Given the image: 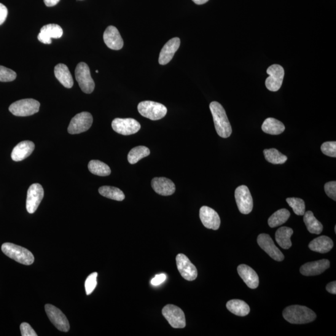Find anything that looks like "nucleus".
I'll return each instance as SVG.
<instances>
[{
	"label": "nucleus",
	"instance_id": "10",
	"mask_svg": "<svg viewBox=\"0 0 336 336\" xmlns=\"http://www.w3.org/2000/svg\"><path fill=\"white\" fill-rule=\"evenodd\" d=\"M235 198L239 211L243 214L251 213L254 203H253V199L248 187L242 185L236 188Z\"/></svg>",
	"mask_w": 336,
	"mask_h": 336
},
{
	"label": "nucleus",
	"instance_id": "28",
	"mask_svg": "<svg viewBox=\"0 0 336 336\" xmlns=\"http://www.w3.org/2000/svg\"><path fill=\"white\" fill-rule=\"evenodd\" d=\"M227 310L235 315L246 316L251 311V308L247 304L241 300H232L227 303Z\"/></svg>",
	"mask_w": 336,
	"mask_h": 336
},
{
	"label": "nucleus",
	"instance_id": "4",
	"mask_svg": "<svg viewBox=\"0 0 336 336\" xmlns=\"http://www.w3.org/2000/svg\"><path fill=\"white\" fill-rule=\"evenodd\" d=\"M40 103L33 99H23L13 103L9 110L13 115L18 117H27L39 112Z\"/></svg>",
	"mask_w": 336,
	"mask_h": 336
},
{
	"label": "nucleus",
	"instance_id": "11",
	"mask_svg": "<svg viewBox=\"0 0 336 336\" xmlns=\"http://www.w3.org/2000/svg\"><path fill=\"white\" fill-rule=\"evenodd\" d=\"M113 130L123 135H130L140 130L141 125L133 118H115L112 123Z\"/></svg>",
	"mask_w": 336,
	"mask_h": 336
},
{
	"label": "nucleus",
	"instance_id": "41",
	"mask_svg": "<svg viewBox=\"0 0 336 336\" xmlns=\"http://www.w3.org/2000/svg\"><path fill=\"white\" fill-rule=\"evenodd\" d=\"M166 275L165 274L161 273L157 275L152 279L151 283L153 286H158L166 280Z\"/></svg>",
	"mask_w": 336,
	"mask_h": 336
},
{
	"label": "nucleus",
	"instance_id": "7",
	"mask_svg": "<svg viewBox=\"0 0 336 336\" xmlns=\"http://www.w3.org/2000/svg\"><path fill=\"white\" fill-rule=\"evenodd\" d=\"M92 123L93 117L90 113H80L72 118L69 125L68 132L72 134L85 132L91 127Z\"/></svg>",
	"mask_w": 336,
	"mask_h": 336
},
{
	"label": "nucleus",
	"instance_id": "21",
	"mask_svg": "<svg viewBox=\"0 0 336 336\" xmlns=\"http://www.w3.org/2000/svg\"><path fill=\"white\" fill-rule=\"evenodd\" d=\"M181 41L178 37L169 40L161 50L159 56V63L161 65H166L172 60L174 54L178 50Z\"/></svg>",
	"mask_w": 336,
	"mask_h": 336
},
{
	"label": "nucleus",
	"instance_id": "25",
	"mask_svg": "<svg viewBox=\"0 0 336 336\" xmlns=\"http://www.w3.org/2000/svg\"><path fill=\"white\" fill-rule=\"evenodd\" d=\"M55 74L61 84L67 88H71L74 85V80L68 67L65 64H59L55 67Z\"/></svg>",
	"mask_w": 336,
	"mask_h": 336
},
{
	"label": "nucleus",
	"instance_id": "30",
	"mask_svg": "<svg viewBox=\"0 0 336 336\" xmlns=\"http://www.w3.org/2000/svg\"><path fill=\"white\" fill-rule=\"evenodd\" d=\"M290 217V212L286 209H281L271 215L268 219L269 226L271 228L276 227L283 224Z\"/></svg>",
	"mask_w": 336,
	"mask_h": 336
},
{
	"label": "nucleus",
	"instance_id": "2",
	"mask_svg": "<svg viewBox=\"0 0 336 336\" xmlns=\"http://www.w3.org/2000/svg\"><path fill=\"white\" fill-rule=\"evenodd\" d=\"M284 319L295 324H307L314 321L316 314L310 308L304 306L293 305L286 308L283 311Z\"/></svg>",
	"mask_w": 336,
	"mask_h": 336
},
{
	"label": "nucleus",
	"instance_id": "35",
	"mask_svg": "<svg viewBox=\"0 0 336 336\" xmlns=\"http://www.w3.org/2000/svg\"><path fill=\"white\" fill-rule=\"evenodd\" d=\"M287 203L293 209L295 214L303 216L305 213V204L302 199L290 198L286 199Z\"/></svg>",
	"mask_w": 336,
	"mask_h": 336
},
{
	"label": "nucleus",
	"instance_id": "45",
	"mask_svg": "<svg viewBox=\"0 0 336 336\" xmlns=\"http://www.w3.org/2000/svg\"><path fill=\"white\" fill-rule=\"evenodd\" d=\"M209 1V0H193V2L195 3V4L200 5L205 4Z\"/></svg>",
	"mask_w": 336,
	"mask_h": 336
},
{
	"label": "nucleus",
	"instance_id": "42",
	"mask_svg": "<svg viewBox=\"0 0 336 336\" xmlns=\"http://www.w3.org/2000/svg\"><path fill=\"white\" fill-rule=\"evenodd\" d=\"M8 16V9L4 5L0 4V25L4 23L7 20Z\"/></svg>",
	"mask_w": 336,
	"mask_h": 336
},
{
	"label": "nucleus",
	"instance_id": "1",
	"mask_svg": "<svg viewBox=\"0 0 336 336\" xmlns=\"http://www.w3.org/2000/svg\"><path fill=\"white\" fill-rule=\"evenodd\" d=\"M209 108L213 117L215 128L217 134L222 138H228L232 134V129L224 107L219 102H212Z\"/></svg>",
	"mask_w": 336,
	"mask_h": 336
},
{
	"label": "nucleus",
	"instance_id": "27",
	"mask_svg": "<svg viewBox=\"0 0 336 336\" xmlns=\"http://www.w3.org/2000/svg\"><path fill=\"white\" fill-rule=\"evenodd\" d=\"M294 233L292 228L287 227L279 228L276 230L275 239L276 243L283 249H289L292 246L291 236Z\"/></svg>",
	"mask_w": 336,
	"mask_h": 336
},
{
	"label": "nucleus",
	"instance_id": "31",
	"mask_svg": "<svg viewBox=\"0 0 336 336\" xmlns=\"http://www.w3.org/2000/svg\"><path fill=\"white\" fill-rule=\"evenodd\" d=\"M99 192L104 197L110 199V200L122 201L125 200V198L122 190L115 187L105 185V186L99 188Z\"/></svg>",
	"mask_w": 336,
	"mask_h": 336
},
{
	"label": "nucleus",
	"instance_id": "32",
	"mask_svg": "<svg viewBox=\"0 0 336 336\" xmlns=\"http://www.w3.org/2000/svg\"><path fill=\"white\" fill-rule=\"evenodd\" d=\"M88 168L91 173L99 176H107L111 173L109 166L99 160L90 161Z\"/></svg>",
	"mask_w": 336,
	"mask_h": 336
},
{
	"label": "nucleus",
	"instance_id": "36",
	"mask_svg": "<svg viewBox=\"0 0 336 336\" xmlns=\"http://www.w3.org/2000/svg\"><path fill=\"white\" fill-rule=\"evenodd\" d=\"M17 78V73L12 69L0 66V82H12Z\"/></svg>",
	"mask_w": 336,
	"mask_h": 336
},
{
	"label": "nucleus",
	"instance_id": "23",
	"mask_svg": "<svg viewBox=\"0 0 336 336\" xmlns=\"http://www.w3.org/2000/svg\"><path fill=\"white\" fill-rule=\"evenodd\" d=\"M35 145L33 142L23 141L14 148L12 153V158L15 161H21L26 159L34 151Z\"/></svg>",
	"mask_w": 336,
	"mask_h": 336
},
{
	"label": "nucleus",
	"instance_id": "44",
	"mask_svg": "<svg viewBox=\"0 0 336 336\" xmlns=\"http://www.w3.org/2000/svg\"><path fill=\"white\" fill-rule=\"evenodd\" d=\"M59 2L60 0H44L45 5L48 7L56 6Z\"/></svg>",
	"mask_w": 336,
	"mask_h": 336
},
{
	"label": "nucleus",
	"instance_id": "33",
	"mask_svg": "<svg viewBox=\"0 0 336 336\" xmlns=\"http://www.w3.org/2000/svg\"><path fill=\"white\" fill-rule=\"evenodd\" d=\"M150 154V151L147 147L138 146L133 148L130 150L128 155V161L131 165H134L143 158L148 157Z\"/></svg>",
	"mask_w": 336,
	"mask_h": 336
},
{
	"label": "nucleus",
	"instance_id": "24",
	"mask_svg": "<svg viewBox=\"0 0 336 336\" xmlns=\"http://www.w3.org/2000/svg\"><path fill=\"white\" fill-rule=\"evenodd\" d=\"M334 243L329 237L327 236L322 235L318 238L314 239L309 244V248L312 251L320 253V254H326L331 251Z\"/></svg>",
	"mask_w": 336,
	"mask_h": 336
},
{
	"label": "nucleus",
	"instance_id": "34",
	"mask_svg": "<svg viewBox=\"0 0 336 336\" xmlns=\"http://www.w3.org/2000/svg\"><path fill=\"white\" fill-rule=\"evenodd\" d=\"M265 159L269 163L274 164V165H279V164H283L287 160L286 156L282 154L278 150L275 149H266L263 151Z\"/></svg>",
	"mask_w": 336,
	"mask_h": 336
},
{
	"label": "nucleus",
	"instance_id": "13",
	"mask_svg": "<svg viewBox=\"0 0 336 336\" xmlns=\"http://www.w3.org/2000/svg\"><path fill=\"white\" fill-rule=\"evenodd\" d=\"M44 198V189L39 184H33L27 193L26 209L29 214H33L38 208Z\"/></svg>",
	"mask_w": 336,
	"mask_h": 336
},
{
	"label": "nucleus",
	"instance_id": "12",
	"mask_svg": "<svg viewBox=\"0 0 336 336\" xmlns=\"http://www.w3.org/2000/svg\"><path fill=\"white\" fill-rule=\"evenodd\" d=\"M45 313L50 321L57 329L61 331L68 332L70 325L68 319L63 312L56 306L50 304L45 305Z\"/></svg>",
	"mask_w": 336,
	"mask_h": 336
},
{
	"label": "nucleus",
	"instance_id": "26",
	"mask_svg": "<svg viewBox=\"0 0 336 336\" xmlns=\"http://www.w3.org/2000/svg\"><path fill=\"white\" fill-rule=\"evenodd\" d=\"M262 129L265 133L278 135L285 130L283 123L273 118H268L263 123Z\"/></svg>",
	"mask_w": 336,
	"mask_h": 336
},
{
	"label": "nucleus",
	"instance_id": "14",
	"mask_svg": "<svg viewBox=\"0 0 336 336\" xmlns=\"http://www.w3.org/2000/svg\"><path fill=\"white\" fill-rule=\"evenodd\" d=\"M177 270L182 277L187 281L195 280L198 277L197 268L185 255L179 254L176 257Z\"/></svg>",
	"mask_w": 336,
	"mask_h": 336
},
{
	"label": "nucleus",
	"instance_id": "37",
	"mask_svg": "<svg viewBox=\"0 0 336 336\" xmlns=\"http://www.w3.org/2000/svg\"><path fill=\"white\" fill-rule=\"evenodd\" d=\"M98 273L97 272H94L91 273L89 276H88L87 279H86L85 282V289L86 294L89 295L94 291V290L95 289L97 285H98V281H97V278H98Z\"/></svg>",
	"mask_w": 336,
	"mask_h": 336
},
{
	"label": "nucleus",
	"instance_id": "15",
	"mask_svg": "<svg viewBox=\"0 0 336 336\" xmlns=\"http://www.w3.org/2000/svg\"><path fill=\"white\" fill-rule=\"evenodd\" d=\"M259 246L273 259L281 262L284 259V255L274 244L271 236L266 233L260 234L257 238Z\"/></svg>",
	"mask_w": 336,
	"mask_h": 336
},
{
	"label": "nucleus",
	"instance_id": "18",
	"mask_svg": "<svg viewBox=\"0 0 336 336\" xmlns=\"http://www.w3.org/2000/svg\"><path fill=\"white\" fill-rule=\"evenodd\" d=\"M330 267V262L327 259L306 263L300 268V273L304 276L319 275Z\"/></svg>",
	"mask_w": 336,
	"mask_h": 336
},
{
	"label": "nucleus",
	"instance_id": "3",
	"mask_svg": "<svg viewBox=\"0 0 336 336\" xmlns=\"http://www.w3.org/2000/svg\"><path fill=\"white\" fill-rule=\"evenodd\" d=\"M2 251L7 256L21 264L30 265L34 262L33 254L24 247L12 243L2 245Z\"/></svg>",
	"mask_w": 336,
	"mask_h": 336
},
{
	"label": "nucleus",
	"instance_id": "17",
	"mask_svg": "<svg viewBox=\"0 0 336 336\" xmlns=\"http://www.w3.org/2000/svg\"><path fill=\"white\" fill-rule=\"evenodd\" d=\"M63 35V30L61 27L56 24H49L42 27L37 39L40 42L45 44H50L51 39L60 38Z\"/></svg>",
	"mask_w": 336,
	"mask_h": 336
},
{
	"label": "nucleus",
	"instance_id": "9",
	"mask_svg": "<svg viewBox=\"0 0 336 336\" xmlns=\"http://www.w3.org/2000/svg\"><path fill=\"white\" fill-rule=\"evenodd\" d=\"M267 73L269 77L265 80V85L271 92H276L283 84L284 71L283 67L278 64H273L268 67Z\"/></svg>",
	"mask_w": 336,
	"mask_h": 336
},
{
	"label": "nucleus",
	"instance_id": "6",
	"mask_svg": "<svg viewBox=\"0 0 336 336\" xmlns=\"http://www.w3.org/2000/svg\"><path fill=\"white\" fill-rule=\"evenodd\" d=\"M75 76L80 88L85 93H91L95 88L92 77H91L89 67L85 63H80L77 64Z\"/></svg>",
	"mask_w": 336,
	"mask_h": 336
},
{
	"label": "nucleus",
	"instance_id": "40",
	"mask_svg": "<svg viewBox=\"0 0 336 336\" xmlns=\"http://www.w3.org/2000/svg\"><path fill=\"white\" fill-rule=\"evenodd\" d=\"M20 330L23 336H37L36 332L28 323L23 322L21 324Z\"/></svg>",
	"mask_w": 336,
	"mask_h": 336
},
{
	"label": "nucleus",
	"instance_id": "19",
	"mask_svg": "<svg viewBox=\"0 0 336 336\" xmlns=\"http://www.w3.org/2000/svg\"><path fill=\"white\" fill-rule=\"evenodd\" d=\"M104 41L107 46L113 50H120L123 46V40L117 28L107 27L104 33Z\"/></svg>",
	"mask_w": 336,
	"mask_h": 336
},
{
	"label": "nucleus",
	"instance_id": "39",
	"mask_svg": "<svg viewBox=\"0 0 336 336\" xmlns=\"http://www.w3.org/2000/svg\"><path fill=\"white\" fill-rule=\"evenodd\" d=\"M324 190L328 197L336 201V182H328L324 185Z\"/></svg>",
	"mask_w": 336,
	"mask_h": 336
},
{
	"label": "nucleus",
	"instance_id": "43",
	"mask_svg": "<svg viewBox=\"0 0 336 336\" xmlns=\"http://www.w3.org/2000/svg\"><path fill=\"white\" fill-rule=\"evenodd\" d=\"M326 290L328 292L330 293L331 294H336V282L332 281L330 282L329 284H327L326 286Z\"/></svg>",
	"mask_w": 336,
	"mask_h": 336
},
{
	"label": "nucleus",
	"instance_id": "38",
	"mask_svg": "<svg viewBox=\"0 0 336 336\" xmlns=\"http://www.w3.org/2000/svg\"><path fill=\"white\" fill-rule=\"evenodd\" d=\"M321 150L324 155L330 157H336L335 141L325 142L321 145Z\"/></svg>",
	"mask_w": 336,
	"mask_h": 336
},
{
	"label": "nucleus",
	"instance_id": "22",
	"mask_svg": "<svg viewBox=\"0 0 336 336\" xmlns=\"http://www.w3.org/2000/svg\"><path fill=\"white\" fill-rule=\"evenodd\" d=\"M237 271L239 276L250 289H255L259 286V276L254 269L249 266L243 264L238 266Z\"/></svg>",
	"mask_w": 336,
	"mask_h": 336
},
{
	"label": "nucleus",
	"instance_id": "5",
	"mask_svg": "<svg viewBox=\"0 0 336 336\" xmlns=\"http://www.w3.org/2000/svg\"><path fill=\"white\" fill-rule=\"evenodd\" d=\"M138 110L142 116L152 120H160L167 114V109L164 105L153 101L140 102Z\"/></svg>",
	"mask_w": 336,
	"mask_h": 336
},
{
	"label": "nucleus",
	"instance_id": "29",
	"mask_svg": "<svg viewBox=\"0 0 336 336\" xmlns=\"http://www.w3.org/2000/svg\"><path fill=\"white\" fill-rule=\"evenodd\" d=\"M303 221L305 222L307 229L311 233L314 234H320L323 230V226L321 222L314 217L311 211L306 212L303 215Z\"/></svg>",
	"mask_w": 336,
	"mask_h": 336
},
{
	"label": "nucleus",
	"instance_id": "8",
	"mask_svg": "<svg viewBox=\"0 0 336 336\" xmlns=\"http://www.w3.org/2000/svg\"><path fill=\"white\" fill-rule=\"evenodd\" d=\"M162 314L169 324L173 328H184L186 325L184 312L181 308L173 305H168L163 308Z\"/></svg>",
	"mask_w": 336,
	"mask_h": 336
},
{
	"label": "nucleus",
	"instance_id": "46",
	"mask_svg": "<svg viewBox=\"0 0 336 336\" xmlns=\"http://www.w3.org/2000/svg\"><path fill=\"white\" fill-rule=\"evenodd\" d=\"M334 231H335V233H336V226H335Z\"/></svg>",
	"mask_w": 336,
	"mask_h": 336
},
{
	"label": "nucleus",
	"instance_id": "20",
	"mask_svg": "<svg viewBox=\"0 0 336 336\" xmlns=\"http://www.w3.org/2000/svg\"><path fill=\"white\" fill-rule=\"evenodd\" d=\"M153 190L158 195L168 196L173 195L176 190L175 184L171 179L166 177H155L152 181Z\"/></svg>",
	"mask_w": 336,
	"mask_h": 336
},
{
	"label": "nucleus",
	"instance_id": "16",
	"mask_svg": "<svg viewBox=\"0 0 336 336\" xmlns=\"http://www.w3.org/2000/svg\"><path fill=\"white\" fill-rule=\"evenodd\" d=\"M200 217L204 226L214 230H218L220 219L216 211L208 206H203L200 209Z\"/></svg>",
	"mask_w": 336,
	"mask_h": 336
}]
</instances>
